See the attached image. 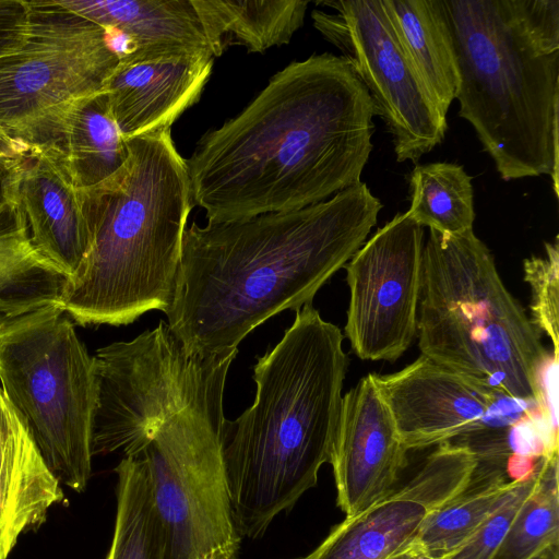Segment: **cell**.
I'll return each instance as SVG.
<instances>
[{
    "instance_id": "cell-3",
    "label": "cell",
    "mask_w": 559,
    "mask_h": 559,
    "mask_svg": "<svg viewBox=\"0 0 559 559\" xmlns=\"http://www.w3.org/2000/svg\"><path fill=\"white\" fill-rule=\"evenodd\" d=\"M343 334L312 304L253 367L252 405L226 421L222 454L241 536L262 537L330 463L347 370Z\"/></svg>"
},
{
    "instance_id": "cell-29",
    "label": "cell",
    "mask_w": 559,
    "mask_h": 559,
    "mask_svg": "<svg viewBox=\"0 0 559 559\" xmlns=\"http://www.w3.org/2000/svg\"><path fill=\"white\" fill-rule=\"evenodd\" d=\"M536 475L537 472L530 478L518 480L479 528L443 559H492L514 515L532 491Z\"/></svg>"
},
{
    "instance_id": "cell-26",
    "label": "cell",
    "mask_w": 559,
    "mask_h": 559,
    "mask_svg": "<svg viewBox=\"0 0 559 559\" xmlns=\"http://www.w3.org/2000/svg\"><path fill=\"white\" fill-rule=\"evenodd\" d=\"M411 206L406 214L423 227L443 235L473 230L472 177L461 165H417L409 175Z\"/></svg>"
},
{
    "instance_id": "cell-24",
    "label": "cell",
    "mask_w": 559,
    "mask_h": 559,
    "mask_svg": "<svg viewBox=\"0 0 559 559\" xmlns=\"http://www.w3.org/2000/svg\"><path fill=\"white\" fill-rule=\"evenodd\" d=\"M203 17L215 57L224 51V38L249 52H263L273 46L288 44L305 20L309 1L194 0Z\"/></svg>"
},
{
    "instance_id": "cell-19",
    "label": "cell",
    "mask_w": 559,
    "mask_h": 559,
    "mask_svg": "<svg viewBox=\"0 0 559 559\" xmlns=\"http://www.w3.org/2000/svg\"><path fill=\"white\" fill-rule=\"evenodd\" d=\"M61 5L118 31L133 51L195 49L215 52L194 0H58Z\"/></svg>"
},
{
    "instance_id": "cell-17",
    "label": "cell",
    "mask_w": 559,
    "mask_h": 559,
    "mask_svg": "<svg viewBox=\"0 0 559 559\" xmlns=\"http://www.w3.org/2000/svg\"><path fill=\"white\" fill-rule=\"evenodd\" d=\"M63 497L60 481L0 389V559H7L20 535L40 525Z\"/></svg>"
},
{
    "instance_id": "cell-25",
    "label": "cell",
    "mask_w": 559,
    "mask_h": 559,
    "mask_svg": "<svg viewBox=\"0 0 559 559\" xmlns=\"http://www.w3.org/2000/svg\"><path fill=\"white\" fill-rule=\"evenodd\" d=\"M63 280L33 247L19 205L0 210V316L57 301Z\"/></svg>"
},
{
    "instance_id": "cell-32",
    "label": "cell",
    "mask_w": 559,
    "mask_h": 559,
    "mask_svg": "<svg viewBox=\"0 0 559 559\" xmlns=\"http://www.w3.org/2000/svg\"><path fill=\"white\" fill-rule=\"evenodd\" d=\"M28 146V143L12 138L4 129L0 127V152H22L25 151Z\"/></svg>"
},
{
    "instance_id": "cell-13",
    "label": "cell",
    "mask_w": 559,
    "mask_h": 559,
    "mask_svg": "<svg viewBox=\"0 0 559 559\" xmlns=\"http://www.w3.org/2000/svg\"><path fill=\"white\" fill-rule=\"evenodd\" d=\"M372 378L407 451L489 430L504 399L424 355L397 372Z\"/></svg>"
},
{
    "instance_id": "cell-6",
    "label": "cell",
    "mask_w": 559,
    "mask_h": 559,
    "mask_svg": "<svg viewBox=\"0 0 559 559\" xmlns=\"http://www.w3.org/2000/svg\"><path fill=\"white\" fill-rule=\"evenodd\" d=\"M416 336L421 355L557 420L545 401L551 356L473 230L443 235L430 229L423 248Z\"/></svg>"
},
{
    "instance_id": "cell-31",
    "label": "cell",
    "mask_w": 559,
    "mask_h": 559,
    "mask_svg": "<svg viewBox=\"0 0 559 559\" xmlns=\"http://www.w3.org/2000/svg\"><path fill=\"white\" fill-rule=\"evenodd\" d=\"M27 150L0 156V210L17 204Z\"/></svg>"
},
{
    "instance_id": "cell-33",
    "label": "cell",
    "mask_w": 559,
    "mask_h": 559,
    "mask_svg": "<svg viewBox=\"0 0 559 559\" xmlns=\"http://www.w3.org/2000/svg\"><path fill=\"white\" fill-rule=\"evenodd\" d=\"M386 559H437L426 554L418 547L409 544L407 547L396 551Z\"/></svg>"
},
{
    "instance_id": "cell-11",
    "label": "cell",
    "mask_w": 559,
    "mask_h": 559,
    "mask_svg": "<svg viewBox=\"0 0 559 559\" xmlns=\"http://www.w3.org/2000/svg\"><path fill=\"white\" fill-rule=\"evenodd\" d=\"M335 10H313L314 27L343 53L366 87L373 114L392 136L396 160L417 162L440 144L447 117L429 99L403 53L381 0L320 1Z\"/></svg>"
},
{
    "instance_id": "cell-1",
    "label": "cell",
    "mask_w": 559,
    "mask_h": 559,
    "mask_svg": "<svg viewBox=\"0 0 559 559\" xmlns=\"http://www.w3.org/2000/svg\"><path fill=\"white\" fill-rule=\"evenodd\" d=\"M370 96L342 56L289 63L186 162L193 205L221 223L302 209L360 182Z\"/></svg>"
},
{
    "instance_id": "cell-15",
    "label": "cell",
    "mask_w": 559,
    "mask_h": 559,
    "mask_svg": "<svg viewBox=\"0 0 559 559\" xmlns=\"http://www.w3.org/2000/svg\"><path fill=\"white\" fill-rule=\"evenodd\" d=\"M213 57L207 50L154 49L120 58L103 91L124 139L170 129L199 99Z\"/></svg>"
},
{
    "instance_id": "cell-12",
    "label": "cell",
    "mask_w": 559,
    "mask_h": 559,
    "mask_svg": "<svg viewBox=\"0 0 559 559\" xmlns=\"http://www.w3.org/2000/svg\"><path fill=\"white\" fill-rule=\"evenodd\" d=\"M424 227L396 214L356 251L345 269V335L362 360L394 361L417 334Z\"/></svg>"
},
{
    "instance_id": "cell-8",
    "label": "cell",
    "mask_w": 559,
    "mask_h": 559,
    "mask_svg": "<svg viewBox=\"0 0 559 559\" xmlns=\"http://www.w3.org/2000/svg\"><path fill=\"white\" fill-rule=\"evenodd\" d=\"M228 370L218 372L188 405L165 419L139 455L176 559H238L240 552L242 536L222 454Z\"/></svg>"
},
{
    "instance_id": "cell-10",
    "label": "cell",
    "mask_w": 559,
    "mask_h": 559,
    "mask_svg": "<svg viewBox=\"0 0 559 559\" xmlns=\"http://www.w3.org/2000/svg\"><path fill=\"white\" fill-rule=\"evenodd\" d=\"M25 38L0 58V127L31 143L80 98L102 92L119 63L98 24L59 1H28Z\"/></svg>"
},
{
    "instance_id": "cell-21",
    "label": "cell",
    "mask_w": 559,
    "mask_h": 559,
    "mask_svg": "<svg viewBox=\"0 0 559 559\" xmlns=\"http://www.w3.org/2000/svg\"><path fill=\"white\" fill-rule=\"evenodd\" d=\"M399 485L364 512L345 518L301 559H386L407 547L429 510L407 483Z\"/></svg>"
},
{
    "instance_id": "cell-16",
    "label": "cell",
    "mask_w": 559,
    "mask_h": 559,
    "mask_svg": "<svg viewBox=\"0 0 559 559\" xmlns=\"http://www.w3.org/2000/svg\"><path fill=\"white\" fill-rule=\"evenodd\" d=\"M17 205L35 250L64 278L71 275L88 253L92 237L82 190L53 150L29 144Z\"/></svg>"
},
{
    "instance_id": "cell-22",
    "label": "cell",
    "mask_w": 559,
    "mask_h": 559,
    "mask_svg": "<svg viewBox=\"0 0 559 559\" xmlns=\"http://www.w3.org/2000/svg\"><path fill=\"white\" fill-rule=\"evenodd\" d=\"M516 481L509 478L504 462L477 459L467 485L427 513L411 544L433 558H445L479 528Z\"/></svg>"
},
{
    "instance_id": "cell-28",
    "label": "cell",
    "mask_w": 559,
    "mask_h": 559,
    "mask_svg": "<svg viewBox=\"0 0 559 559\" xmlns=\"http://www.w3.org/2000/svg\"><path fill=\"white\" fill-rule=\"evenodd\" d=\"M524 281L531 287L532 322L552 343V354L559 355V241L545 242L543 257L523 261Z\"/></svg>"
},
{
    "instance_id": "cell-30",
    "label": "cell",
    "mask_w": 559,
    "mask_h": 559,
    "mask_svg": "<svg viewBox=\"0 0 559 559\" xmlns=\"http://www.w3.org/2000/svg\"><path fill=\"white\" fill-rule=\"evenodd\" d=\"M28 1L0 0V58L23 43L28 25Z\"/></svg>"
},
{
    "instance_id": "cell-18",
    "label": "cell",
    "mask_w": 559,
    "mask_h": 559,
    "mask_svg": "<svg viewBox=\"0 0 559 559\" xmlns=\"http://www.w3.org/2000/svg\"><path fill=\"white\" fill-rule=\"evenodd\" d=\"M28 144L53 150L81 190L112 176L129 155L104 91L74 102Z\"/></svg>"
},
{
    "instance_id": "cell-4",
    "label": "cell",
    "mask_w": 559,
    "mask_h": 559,
    "mask_svg": "<svg viewBox=\"0 0 559 559\" xmlns=\"http://www.w3.org/2000/svg\"><path fill=\"white\" fill-rule=\"evenodd\" d=\"M124 165L82 190L92 246L56 304L80 325H124L165 312L193 206L186 160L170 129L127 140Z\"/></svg>"
},
{
    "instance_id": "cell-23",
    "label": "cell",
    "mask_w": 559,
    "mask_h": 559,
    "mask_svg": "<svg viewBox=\"0 0 559 559\" xmlns=\"http://www.w3.org/2000/svg\"><path fill=\"white\" fill-rule=\"evenodd\" d=\"M115 473L117 509L106 559H176L144 461L122 457Z\"/></svg>"
},
{
    "instance_id": "cell-5",
    "label": "cell",
    "mask_w": 559,
    "mask_h": 559,
    "mask_svg": "<svg viewBox=\"0 0 559 559\" xmlns=\"http://www.w3.org/2000/svg\"><path fill=\"white\" fill-rule=\"evenodd\" d=\"M459 115L506 180L548 175L559 192V51L528 29L520 0H441Z\"/></svg>"
},
{
    "instance_id": "cell-34",
    "label": "cell",
    "mask_w": 559,
    "mask_h": 559,
    "mask_svg": "<svg viewBox=\"0 0 559 559\" xmlns=\"http://www.w3.org/2000/svg\"><path fill=\"white\" fill-rule=\"evenodd\" d=\"M531 559H559V545L549 546Z\"/></svg>"
},
{
    "instance_id": "cell-14",
    "label": "cell",
    "mask_w": 559,
    "mask_h": 559,
    "mask_svg": "<svg viewBox=\"0 0 559 559\" xmlns=\"http://www.w3.org/2000/svg\"><path fill=\"white\" fill-rule=\"evenodd\" d=\"M408 461L389 406L369 373L343 396L330 459L336 503L346 518L389 496Z\"/></svg>"
},
{
    "instance_id": "cell-9",
    "label": "cell",
    "mask_w": 559,
    "mask_h": 559,
    "mask_svg": "<svg viewBox=\"0 0 559 559\" xmlns=\"http://www.w3.org/2000/svg\"><path fill=\"white\" fill-rule=\"evenodd\" d=\"M237 354L192 355L164 321L131 341L98 348L93 455L139 456L152 432L228 369Z\"/></svg>"
},
{
    "instance_id": "cell-2",
    "label": "cell",
    "mask_w": 559,
    "mask_h": 559,
    "mask_svg": "<svg viewBox=\"0 0 559 559\" xmlns=\"http://www.w3.org/2000/svg\"><path fill=\"white\" fill-rule=\"evenodd\" d=\"M381 209L360 181L298 210L193 223L183 233L168 328L192 355L238 352L271 317L312 304L365 243Z\"/></svg>"
},
{
    "instance_id": "cell-20",
    "label": "cell",
    "mask_w": 559,
    "mask_h": 559,
    "mask_svg": "<svg viewBox=\"0 0 559 559\" xmlns=\"http://www.w3.org/2000/svg\"><path fill=\"white\" fill-rule=\"evenodd\" d=\"M381 5L423 88L447 117L459 74L441 0H381Z\"/></svg>"
},
{
    "instance_id": "cell-27",
    "label": "cell",
    "mask_w": 559,
    "mask_h": 559,
    "mask_svg": "<svg viewBox=\"0 0 559 559\" xmlns=\"http://www.w3.org/2000/svg\"><path fill=\"white\" fill-rule=\"evenodd\" d=\"M558 452L542 459L536 480L492 559H531L559 545Z\"/></svg>"
},
{
    "instance_id": "cell-7",
    "label": "cell",
    "mask_w": 559,
    "mask_h": 559,
    "mask_svg": "<svg viewBox=\"0 0 559 559\" xmlns=\"http://www.w3.org/2000/svg\"><path fill=\"white\" fill-rule=\"evenodd\" d=\"M0 384L60 484L84 491L94 456L96 366L56 301L0 316Z\"/></svg>"
}]
</instances>
